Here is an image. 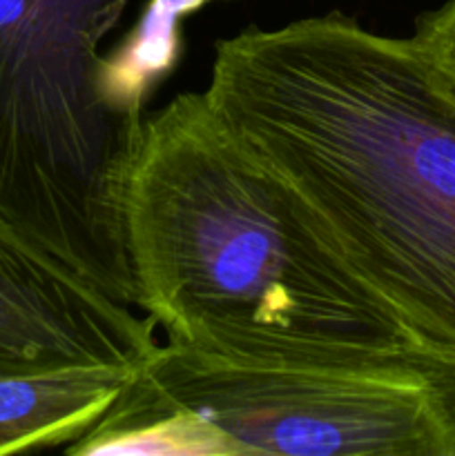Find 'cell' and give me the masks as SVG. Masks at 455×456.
Listing matches in <instances>:
<instances>
[{
	"label": "cell",
	"mask_w": 455,
	"mask_h": 456,
	"mask_svg": "<svg viewBox=\"0 0 455 456\" xmlns=\"http://www.w3.org/2000/svg\"><path fill=\"white\" fill-rule=\"evenodd\" d=\"M205 101L294 191L413 346L455 354V89L333 9L214 45Z\"/></svg>",
	"instance_id": "cell-1"
},
{
	"label": "cell",
	"mask_w": 455,
	"mask_h": 456,
	"mask_svg": "<svg viewBox=\"0 0 455 456\" xmlns=\"http://www.w3.org/2000/svg\"><path fill=\"white\" fill-rule=\"evenodd\" d=\"M123 227L136 305L170 346L239 363L384 368L410 343L203 92L147 114Z\"/></svg>",
	"instance_id": "cell-2"
},
{
	"label": "cell",
	"mask_w": 455,
	"mask_h": 456,
	"mask_svg": "<svg viewBox=\"0 0 455 456\" xmlns=\"http://www.w3.org/2000/svg\"><path fill=\"white\" fill-rule=\"evenodd\" d=\"M120 432H138L156 454L455 456L422 381L397 363H239L170 343L92 435Z\"/></svg>",
	"instance_id": "cell-3"
},
{
	"label": "cell",
	"mask_w": 455,
	"mask_h": 456,
	"mask_svg": "<svg viewBox=\"0 0 455 456\" xmlns=\"http://www.w3.org/2000/svg\"><path fill=\"white\" fill-rule=\"evenodd\" d=\"M134 310L0 216V368L138 372L161 343Z\"/></svg>",
	"instance_id": "cell-4"
},
{
	"label": "cell",
	"mask_w": 455,
	"mask_h": 456,
	"mask_svg": "<svg viewBox=\"0 0 455 456\" xmlns=\"http://www.w3.org/2000/svg\"><path fill=\"white\" fill-rule=\"evenodd\" d=\"M136 372L0 368V456L67 450L114 408Z\"/></svg>",
	"instance_id": "cell-5"
},
{
	"label": "cell",
	"mask_w": 455,
	"mask_h": 456,
	"mask_svg": "<svg viewBox=\"0 0 455 456\" xmlns=\"http://www.w3.org/2000/svg\"><path fill=\"white\" fill-rule=\"evenodd\" d=\"M393 363L410 370L422 381L437 417L455 444V354L431 350L422 346H409L393 359Z\"/></svg>",
	"instance_id": "cell-6"
},
{
	"label": "cell",
	"mask_w": 455,
	"mask_h": 456,
	"mask_svg": "<svg viewBox=\"0 0 455 456\" xmlns=\"http://www.w3.org/2000/svg\"><path fill=\"white\" fill-rule=\"evenodd\" d=\"M413 40L455 89V0L422 13L415 20Z\"/></svg>",
	"instance_id": "cell-7"
}]
</instances>
